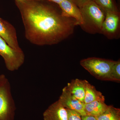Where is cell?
I'll return each instance as SVG.
<instances>
[{"mask_svg": "<svg viewBox=\"0 0 120 120\" xmlns=\"http://www.w3.org/2000/svg\"><path fill=\"white\" fill-rule=\"evenodd\" d=\"M108 107L105 103V101L97 100L85 104L84 110L86 115L97 117L104 112Z\"/></svg>", "mask_w": 120, "mask_h": 120, "instance_id": "cell-11", "label": "cell"}, {"mask_svg": "<svg viewBox=\"0 0 120 120\" xmlns=\"http://www.w3.org/2000/svg\"><path fill=\"white\" fill-rule=\"evenodd\" d=\"M83 23L80 26L89 34H101L105 13L94 1H89L79 8Z\"/></svg>", "mask_w": 120, "mask_h": 120, "instance_id": "cell-2", "label": "cell"}, {"mask_svg": "<svg viewBox=\"0 0 120 120\" xmlns=\"http://www.w3.org/2000/svg\"><path fill=\"white\" fill-rule=\"evenodd\" d=\"M7 79V77H6L5 75L3 74L0 75V84L4 81Z\"/></svg>", "mask_w": 120, "mask_h": 120, "instance_id": "cell-19", "label": "cell"}, {"mask_svg": "<svg viewBox=\"0 0 120 120\" xmlns=\"http://www.w3.org/2000/svg\"><path fill=\"white\" fill-rule=\"evenodd\" d=\"M58 100L65 109L75 111L82 116L86 115L84 110V103L71 94L66 86L62 90V94Z\"/></svg>", "mask_w": 120, "mask_h": 120, "instance_id": "cell-8", "label": "cell"}, {"mask_svg": "<svg viewBox=\"0 0 120 120\" xmlns=\"http://www.w3.org/2000/svg\"><path fill=\"white\" fill-rule=\"evenodd\" d=\"M48 0L51 1V2H54L59 5L62 1L64 0Z\"/></svg>", "mask_w": 120, "mask_h": 120, "instance_id": "cell-20", "label": "cell"}, {"mask_svg": "<svg viewBox=\"0 0 120 120\" xmlns=\"http://www.w3.org/2000/svg\"><path fill=\"white\" fill-rule=\"evenodd\" d=\"M24 28L25 35L38 45L57 44L73 34L75 20L64 17L51 5L41 0H15Z\"/></svg>", "mask_w": 120, "mask_h": 120, "instance_id": "cell-1", "label": "cell"}, {"mask_svg": "<svg viewBox=\"0 0 120 120\" xmlns=\"http://www.w3.org/2000/svg\"><path fill=\"white\" fill-rule=\"evenodd\" d=\"M79 8L90 1L93 0H71Z\"/></svg>", "mask_w": 120, "mask_h": 120, "instance_id": "cell-17", "label": "cell"}, {"mask_svg": "<svg viewBox=\"0 0 120 120\" xmlns=\"http://www.w3.org/2000/svg\"><path fill=\"white\" fill-rule=\"evenodd\" d=\"M110 80L118 82H120V60H118L117 61H114L110 71Z\"/></svg>", "mask_w": 120, "mask_h": 120, "instance_id": "cell-15", "label": "cell"}, {"mask_svg": "<svg viewBox=\"0 0 120 120\" xmlns=\"http://www.w3.org/2000/svg\"><path fill=\"white\" fill-rule=\"evenodd\" d=\"M0 56L4 59L7 69L11 71L18 70L25 61V55L22 49L17 50L13 49L1 37Z\"/></svg>", "mask_w": 120, "mask_h": 120, "instance_id": "cell-5", "label": "cell"}, {"mask_svg": "<svg viewBox=\"0 0 120 120\" xmlns=\"http://www.w3.org/2000/svg\"><path fill=\"white\" fill-rule=\"evenodd\" d=\"M16 106L8 79L0 84V120H15Z\"/></svg>", "mask_w": 120, "mask_h": 120, "instance_id": "cell-4", "label": "cell"}, {"mask_svg": "<svg viewBox=\"0 0 120 120\" xmlns=\"http://www.w3.org/2000/svg\"><path fill=\"white\" fill-rule=\"evenodd\" d=\"M97 100L105 101V98L102 94L97 90L95 87L86 80L85 94L84 102L87 104Z\"/></svg>", "mask_w": 120, "mask_h": 120, "instance_id": "cell-12", "label": "cell"}, {"mask_svg": "<svg viewBox=\"0 0 120 120\" xmlns=\"http://www.w3.org/2000/svg\"><path fill=\"white\" fill-rule=\"evenodd\" d=\"M114 61L97 57L82 60L80 64L92 75L98 79L110 80V75Z\"/></svg>", "mask_w": 120, "mask_h": 120, "instance_id": "cell-3", "label": "cell"}, {"mask_svg": "<svg viewBox=\"0 0 120 120\" xmlns=\"http://www.w3.org/2000/svg\"><path fill=\"white\" fill-rule=\"evenodd\" d=\"M24 0L30 1V0Z\"/></svg>", "mask_w": 120, "mask_h": 120, "instance_id": "cell-21", "label": "cell"}, {"mask_svg": "<svg viewBox=\"0 0 120 120\" xmlns=\"http://www.w3.org/2000/svg\"><path fill=\"white\" fill-rule=\"evenodd\" d=\"M96 117L97 120H120V109L108 106L104 112Z\"/></svg>", "mask_w": 120, "mask_h": 120, "instance_id": "cell-13", "label": "cell"}, {"mask_svg": "<svg viewBox=\"0 0 120 120\" xmlns=\"http://www.w3.org/2000/svg\"><path fill=\"white\" fill-rule=\"evenodd\" d=\"M82 120H97L95 117L88 115L82 116Z\"/></svg>", "mask_w": 120, "mask_h": 120, "instance_id": "cell-18", "label": "cell"}, {"mask_svg": "<svg viewBox=\"0 0 120 120\" xmlns=\"http://www.w3.org/2000/svg\"><path fill=\"white\" fill-rule=\"evenodd\" d=\"M105 13L108 12L119 11L113 0H93Z\"/></svg>", "mask_w": 120, "mask_h": 120, "instance_id": "cell-14", "label": "cell"}, {"mask_svg": "<svg viewBox=\"0 0 120 120\" xmlns=\"http://www.w3.org/2000/svg\"><path fill=\"white\" fill-rule=\"evenodd\" d=\"M66 110L68 113V120H82V116L79 113L68 109Z\"/></svg>", "mask_w": 120, "mask_h": 120, "instance_id": "cell-16", "label": "cell"}, {"mask_svg": "<svg viewBox=\"0 0 120 120\" xmlns=\"http://www.w3.org/2000/svg\"><path fill=\"white\" fill-rule=\"evenodd\" d=\"M86 80L76 79L68 84L66 87L71 94L80 101L84 102L85 94Z\"/></svg>", "mask_w": 120, "mask_h": 120, "instance_id": "cell-10", "label": "cell"}, {"mask_svg": "<svg viewBox=\"0 0 120 120\" xmlns=\"http://www.w3.org/2000/svg\"><path fill=\"white\" fill-rule=\"evenodd\" d=\"M43 116L44 120H68L67 110L58 100L48 107Z\"/></svg>", "mask_w": 120, "mask_h": 120, "instance_id": "cell-9", "label": "cell"}, {"mask_svg": "<svg viewBox=\"0 0 120 120\" xmlns=\"http://www.w3.org/2000/svg\"><path fill=\"white\" fill-rule=\"evenodd\" d=\"M39 0L43 1L44 0Z\"/></svg>", "mask_w": 120, "mask_h": 120, "instance_id": "cell-22", "label": "cell"}, {"mask_svg": "<svg viewBox=\"0 0 120 120\" xmlns=\"http://www.w3.org/2000/svg\"><path fill=\"white\" fill-rule=\"evenodd\" d=\"M120 16L119 11L105 13L101 34L109 39L116 38L120 34Z\"/></svg>", "mask_w": 120, "mask_h": 120, "instance_id": "cell-6", "label": "cell"}, {"mask_svg": "<svg viewBox=\"0 0 120 120\" xmlns=\"http://www.w3.org/2000/svg\"><path fill=\"white\" fill-rule=\"evenodd\" d=\"M0 37L2 38L11 47L20 50L17 39L16 30L9 22L0 18Z\"/></svg>", "mask_w": 120, "mask_h": 120, "instance_id": "cell-7", "label": "cell"}]
</instances>
